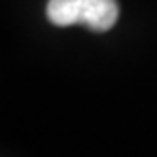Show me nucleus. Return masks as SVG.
Returning <instances> with one entry per match:
<instances>
[{
  "instance_id": "1",
  "label": "nucleus",
  "mask_w": 157,
  "mask_h": 157,
  "mask_svg": "<svg viewBox=\"0 0 157 157\" xmlns=\"http://www.w3.org/2000/svg\"><path fill=\"white\" fill-rule=\"evenodd\" d=\"M48 19L57 27L85 25L95 32H106L119 17L117 0H49Z\"/></svg>"
}]
</instances>
